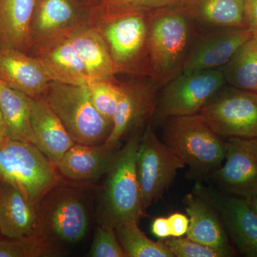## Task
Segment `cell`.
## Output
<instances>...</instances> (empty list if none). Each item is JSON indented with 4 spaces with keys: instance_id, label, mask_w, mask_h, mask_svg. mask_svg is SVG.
Segmentation results:
<instances>
[{
    "instance_id": "cell-1",
    "label": "cell",
    "mask_w": 257,
    "mask_h": 257,
    "mask_svg": "<svg viewBox=\"0 0 257 257\" xmlns=\"http://www.w3.org/2000/svg\"><path fill=\"white\" fill-rule=\"evenodd\" d=\"M201 30L184 6L151 13L148 45L154 82L163 87L182 72Z\"/></svg>"
},
{
    "instance_id": "cell-2",
    "label": "cell",
    "mask_w": 257,
    "mask_h": 257,
    "mask_svg": "<svg viewBox=\"0 0 257 257\" xmlns=\"http://www.w3.org/2000/svg\"><path fill=\"white\" fill-rule=\"evenodd\" d=\"M150 16L143 13L106 15L92 8L89 23L104 39L115 73L150 77Z\"/></svg>"
},
{
    "instance_id": "cell-3",
    "label": "cell",
    "mask_w": 257,
    "mask_h": 257,
    "mask_svg": "<svg viewBox=\"0 0 257 257\" xmlns=\"http://www.w3.org/2000/svg\"><path fill=\"white\" fill-rule=\"evenodd\" d=\"M162 141L188 166L189 175L209 178L224 162L226 140L199 114L170 117L162 123Z\"/></svg>"
},
{
    "instance_id": "cell-4",
    "label": "cell",
    "mask_w": 257,
    "mask_h": 257,
    "mask_svg": "<svg viewBox=\"0 0 257 257\" xmlns=\"http://www.w3.org/2000/svg\"><path fill=\"white\" fill-rule=\"evenodd\" d=\"M145 128H137L128 135L106 173L98 212L99 224L115 228L128 221L139 222L145 214L136 168L139 144Z\"/></svg>"
},
{
    "instance_id": "cell-5",
    "label": "cell",
    "mask_w": 257,
    "mask_h": 257,
    "mask_svg": "<svg viewBox=\"0 0 257 257\" xmlns=\"http://www.w3.org/2000/svg\"><path fill=\"white\" fill-rule=\"evenodd\" d=\"M0 182L18 189L34 207L62 184L55 164L33 144L8 139L0 143Z\"/></svg>"
},
{
    "instance_id": "cell-6",
    "label": "cell",
    "mask_w": 257,
    "mask_h": 257,
    "mask_svg": "<svg viewBox=\"0 0 257 257\" xmlns=\"http://www.w3.org/2000/svg\"><path fill=\"white\" fill-rule=\"evenodd\" d=\"M36 209L37 234L56 246L79 242L87 234L89 209L79 189L61 184L42 198Z\"/></svg>"
},
{
    "instance_id": "cell-7",
    "label": "cell",
    "mask_w": 257,
    "mask_h": 257,
    "mask_svg": "<svg viewBox=\"0 0 257 257\" xmlns=\"http://www.w3.org/2000/svg\"><path fill=\"white\" fill-rule=\"evenodd\" d=\"M42 99L60 118L76 144L101 145L107 140L112 125L93 106L87 84L52 81Z\"/></svg>"
},
{
    "instance_id": "cell-8",
    "label": "cell",
    "mask_w": 257,
    "mask_h": 257,
    "mask_svg": "<svg viewBox=\"0 0 257 257\" xmlns=\"http://www.w3.org/2000/svg\"><path fill=\"white\" fill-rule=\"evenodd\" d=\"M225 85L220 68L181 72L161 87L152 116L154 127L170 117L199 114Z\"/></svg>"
},
{
    "instance_id": "cell-9",
    "label": "cell",
    "mask_w": 257,
    "mask_h": 257,
    "mask_svg": "<svg viewBox=\"0 0 257 257\" xmlns=\"http://www.w3.org/2000/svg\"><path fill=\"white\" fill-rule=\"evenodd\" d=\"M185 167L184 162L159 139L150 121L140 139L136 158L144 211L162 197L178 171Z\"/></svg>"
},
{
    "instance_id": "cell-10",
    "label": "cell",
    "mask_w": 257,
    "mask_h": 257,
    "mask_svg": "<svg viewBox=\"0 0 257 257\" xmlns=\"http://www.w3.org/2000/svg\"><path fill=\"white\" fill-rule=\"evenodd\" d=\"M199 114L224 139H257V94L225 85Z\"/></svg>"
},
{
    "instance_id": "cell-11",
    "label": "cell",
    "mask_w": 257,
    "mask_h": 257,
    "mask_svg": "<svg viewBox=\"0 0 257 257\" xmlns=\"http://www.w3.org/2000/svg\"><path fill=\"white\" fill-rule=\"evenodd\" d=\"M193 192L215 209L236 251L257 257V212L248 199L226 194L198 182Z\"/></svg>"
},
{
    "instance_id": "cell-12",
    "label": "cell",
    "mask_w": 257,
    "mask_h": 257,
    "mask_svg": "<svg viewBox=\"0 0 257 257\" xmlns=\"http://www.w3.org/2000/svg\"><path fill=\"white\" fill-rule=\"evenodd\" d=\"M120 83L121 96L106 145L116 148L120 141L152 119L161 87L149 77H134Z\"/></svg>"
},
{
    "instance_id": "cell-13",
    "label": "cell",
    "mask_w": 257,
    "mask_h": 257,
    "mask_svg": "<svg viewBox=\"0 0 257 257\" xmlns=\"http://www.w3.org/2000/svg\"><path fill=\"white\" fill-rule=\"evenodd\" d=\"M91 11L80 0H37L28 54L70 36L89 21Z\"/></svg>"
},
{
    "instance_id": "cell-14",
    "label": "cell",
    "mask_w": 257,
    "mask_h": 257,
    "mask_svg": "<svg viewBox=\"0 0 257 257\" xmlns=\"http://www.w3.org/2000/svg\"><path fill=\"white\" fill-rule=\"evenodd\" d=\"M220 190L251 200L257 196V139L226 140V155L211 177Z\"/></svg>"
},
{
    "instance_id": "cell-15",
    "label": "cell",
    "mask_w": 257,
    "mask_h": 257,
    "mask_svg": "<svg viewBox=\"0 0 257 257\" xmlns=\"http://www.w3.org/2000/svg\"><path fill=\"white\" fill-rule=\"evenodd\" d=\"M253 35L246 27L202 28L182 72L220 68Z\"/></svg>"
},
{
    "instance_id": "cell-16",
    "label": "cell",
    "mask_w": 257,
    "mask_h": 257,
    "mask_svg": "<svg viewBox=\"0 0 257 257\" xmlns=\"http://www.w3.org/2000/svg\"><path fill=\"white\" fill-rule=\"evenodd\" d=\"M117 147L106 144L88 145L74 144L56 164L62 178L76 184H88L106 175L114 163Z\"/></svg>"
},
{
    "instance_id": "cell-17",
    "label": "cell",
    "mask_w": 257,
    "mask_h": 257,
    "mask_svg": "<svg viewBox=\"0 0 257 257\" xmlns=\"http://www.w3.org/2000/svg\"><path fill=\"white\" fill-rule=\"evenodd\" d=\"M0 80L32 99H40L52 79L35 57L13 49L0 48Z\"/></svg>"
},
{
    "instance_id": "cell-18",
    "label": "cell",
    "mask_w": 257,
    "mask_h": 257,
    "mask_svg": "<svg viewBox=\"0 0 257 257\" xmlns=\"http://www.w3.org/2000/svg\"><path fill=\"white\" fill-rule=\"evenodd\" d=\"M183 202L189 219L187 237L196 242L224 250L235 256V248L230 243L215 209L194 192L187 194Z\"/></svg>"
},
{
    "instance_id": "cell-19",
    "label": "cell",
    "mask_w": 257,
    "mask_h": 257,
    "mask_svg": "<svg viewBox=\"0 0 257 257\" xmlns=\"http://www.w3.org/2000/svg\"><path fill=\"white\" fill-rule=\"evenodd\" d=\"M31 124L36 146L52 163H58L75 143L45 99H32Z\"/></svg>"
},
{
    "instance_id": "cell-20",
    "label": "cell",
    "mask_w": 257,
    "mask_h": 257,
    "mask_svg": "<svg viewBox=\"0 0 257 257\" xmlns=\"http://www.w3.org/2000/svg\"><path fill=\"white\" fill-rule=\"evenodd\" d=\"M28 55L41 62L52 81L72 85H84L90 82L69 37L40 47Z\"/></svg>"
},
{
    "instance_id": "cell-21",
    "label": "cell",
    "mask_w": 257,
    "mask_h": 257,
    "mask_svg": "<svg viewBox=\"0 0 257 257\" xmlns=\"http://www.w3.org/2000/svg\"><path fill=\"white\" fill-rule=\"evenodd\" d=\"M37 0H0V48L28 54Z\"/></svg>"
},
{
    "instance_id": "cell-22",
    "label": "cell",
    "mask_w": 257,
    "mask_h": 257,
    "mask_svg": "<svg viewBox=\"0 0 257 257\" xmlns=\"http://www.w3.org/2000/svg\"><path fill=\"white\" fill-rule=\"evenodd\" d=\"M69 39L87 69L90 82L96 79H115L116 73L107 46L89 20L77 29Z\"/></svg>"
},
{
    "instance_id": "cell-23",
    "label": "cell",
    "mask_w": 257,
    "mask_h": 257,
    "mask_svg": "<svg viewBox=\"0 0 257 257\" xmlns=\"http://www.w3.org/2000/svg\"><path fill=\"white\" fill-rule=\"evenodd\" d=\"M37 215L23 194L8 184L0 185V234L16 238L37 232Z\"/></svg>"
},
{
    "instance_id": "cell-24",
    "label": "cell",
    "mask_w": 257,
    "mask_h": 257,
    "mask_svg": "<svg viewBox=\"0 0 257 257\" xmlns=\"http://www.w3.org/2000/svg\"><path fill=\"white\" fill-rule=\"evenodd\" d=\"M32 98L0 80V107L8 139L36 145L31 124Z\"/></svg>"
},
{
    "instance_id": "cell-25",
    "label": "cell",
    "mask_w": 257,
    "mask_h": 257,
    "mask_svg": "<svg viewBox=\"0 0 257 257\" xmlns=\"http://www.w3.org/2000/svg\"><path fill=\"white\" fill-rule=\"evenodd\" d=\"M184 7L202 28L246 27L244 0H189Z\"/></svg>"
},
{
    "instance_id": "cell-26",
    "label": "cell",
    "mask_w": 257,
    "mask_h": 257,
    "mask_svg": "<svg viewBox=\"0 0 257 257\" xmlns=\"http://www.w3.org/2000/svg\"><path fill=\"white\" fill-rule=\"evenodd\" d=\"M220 69L227 85L257 94V35L245 42Z\"/></svg>"
},
{
    "instance_id": "cell-27",
    "label": "cell",
    "mask_w": 257,
    "mask_h": 257,
    "mask_svg": "<svg viewBox=\"0 0 257 257\" xmlns=\"http://www.w3.org/2000/svg\"><path fill=\"white\" fill-rule=\"evenodd\" d=\"M114 229L126 257H175L162 241L149 239L138 221H128Z\"/></svg>"
},
{
    "instance_id": "cell-28",
    "label": "cell",
    "mask_w": 257,
    "mask_h": 257,
    "mask_svg": "<svg viewBox=\"0 0 257 257\" xmlns=\"http://www.w3.org/2000/svg\"><path fill=\"white\" fill-rule=\"evenodd\" d=\"M60 246L37 234L0 239V257H52L63 255Z\"/></svg>"
},
{
    "instance_id": "cell-29",
    "label": "cell",
    "mask_w": 257,
    "mask_h": 257,
    "mask_svg": "<svg viewBox=\"0 0 257 257\" xmlns=\"http://www.w3.org/2000/svg\"><path fill=\"white\" fill-rule=\"evenodd\" d=\"M93 106L111 125L121 96L120 83L115 79H96L87 84Z\"/></svg>"
},
{
    "instance_id": "cell-30",
    "label": "cell",
    "mask_w": 257,
    "mask_h": 257,
    "mask_svg": "<svg viewBox=\"0 0 257 257\" xmlns=\"http://www.w3.org/2000/svg\"><path fill=\"white\" fill-rule=\"evenodd\" d=\"M189 2V0H102L94 8L106 15L130 13L151 14L160 10L185 6Z\"/></svg>"
},
{
    "instance_id": "cell-31",
    "label": "cell",
    "mask_w": 257,
    "mask_h": 257,
    "mask_svg": "<svg viewBox=\"0 0 257 257\" xmlns=\"http://www.w3.org/2000/svg\"><path fill=\"white\" fill-rule=\"evenodd\" d=\"M175 257H231L232 254L218 248L196 242L188 238L170 237L162 239Z\"/></svg>"
},
{
    "instance_id": "cell-32",
    "label": "cell",
    "mask_w": 257,
    "mask_h": 257,
    "mask_svg": "<svg viewBox=\"0 0 257 257\" xmlns=\"http://www.w3.org/2000/svg\"><path fill=\"white\" fill-rule=\"evenodd\" d=\"M88 256L91 257H126L119 242L115 229L107 225L99 224Z\"/></svg>"
},
{
    "instance_id": "cell-33",
    "label": "cell",
    "mask_w": 257,
    "mask_h": 257,
    "mask_svg": "<svg viewBox=\"0 0 257 257\" xmlns=\"http://www.w3.org/2000/svg\"><path fill=\"white\" fill-rule=\"evenodd\" d=\"M167 219L170 224L171 237H182L187 234L189 226L188 216L176 212L170 214Z\"/></svg>"
},
{
    "instance_id": "cell-34",
    "label": "cell",
    "mask_w": 257,
    "mask_h": 257,
    "mask_svg": "<svg viewBox=\"0 0 257 257\" xmlns=\"http://www.w3.org/2000/svg\"><path fill=\"white\" fill-rule=\"evenodd\" d=\"M244 20L246 28L257 35V0H244Z\"/></svg>"
},
{
    "instance_id": "cell-35",
    "label": "cell",
    "mask_w": 257,
    "mask_h": 257,
    "mask_svg": "<svg viewBox=\"0 0 257 257\" xmlns=\"http://www.w3.org/2000/svg\"><path fill=\"white\" fill-rule=\"evenodd\" d=\"M152 234L160 239L171 237V231L168 219L165 217H157L154 219L151 225Z\"/></svg>"
},
{
    "instance_id": "cell-36",
    "label": "cell",
    "mask_w": 257,
    "mask_h": 257,
    "mask_svg": "<svg viewBox=\"0 0 257 257\" xmlns=\"http://www.w3.org/2000/svg\"><path fill=\"white\" fill-rule=\"evenodd\" d=\"M7 140H8V137H7L4 118L0 107V143H4Z\"/></svg>"
},
{
    "instance_id": "cell-37",
    "label": "cell",
    "mask_w": 257,
    "mask_h": 257,
    "mask_svg": "<svg viewBox=\"0 0 257 257\" xmlns=\"http://www.w3.org/2000/svg\"><path fill=\"white\" fill-rule=\"evenodd\" d=\"M80 1H82L84 4L87 5V6L92 7V8H93V7H96L100 4L102 0H80Z\"/></svg>"
},
{
    "instance_id": "cell-38",
    "label": "cell",
    "mask_w": 257,
    "mask_h": 257,
    "mask_svg": "<svg viewBox=\"0 0 257 257\" xmlns=\"http://www.w3.org/2000/svg\"><path fill=\"white\" fill-rule=\"evenodd\" d=\"M249 202L251 203V205H252L253 209H254L257 212V196L256 197L251 199V200H249Z\"/></svg>"
},
{
    "instance_id": "cell-39",
    "label": "cell",
    "mask_w": 257,
    "mask_h": 257,
    "mask_svg": "<svg viewBox=\"0 0 257 257\" xmlns=\"http://www.w3.org/2000/svg\"><path fill=\"white\" fill-rule=\"evenodd\" d=\"M2 184H3V183H2L1 182H0V185H1Z\"/></svg>"
}]
</instances>
